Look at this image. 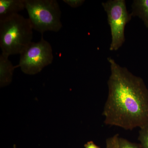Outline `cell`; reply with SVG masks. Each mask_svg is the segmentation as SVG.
Here are the masks:
<instances>
[{"label": "cell", "instance_id": "1", "mask_svg": "<svg viewBox=\"0 0 148 148\" xmlns=\"http://www.w3.org/2000/svg\"><path fill=\"white\" fill-rule=\"evenodd\" d=\"M111 75L102 115L106 125L132 130L148 125V89L143 80L108 58Z\"/></svg>", "mask_w": 148, "mask_h": 148}, {"label": "cell", "instance_id": "2", "mask_svg": "<svg viewBox=\"0 0 148 148\" xmlns=\"http://www.w3.org/2000/svg\"><path fill=\"white\" fill-rule=\"evenodd\" d=\"M33 27L29 18L16 14L0 20V47L8 56L20 54L32 42Z\"/></svg>", "mask_w": 148, "mask_h": 148}, {"label": "cell", "instance_id": "3", "mask_svg": "<svg viewBox=\"0 0 148 148\" xmlns=\"http://www.w3.org/2000/svg\"><path fill=\"white\" fill-rule=\"evenodd\" d=\"M25 9L33 29L42 34L62 29L61 12L56 0H25Z\"/></svg>", "mask_w": 148, "mask_h": 148}, {"label": "cell", "instance_id": "4", "mask_svg": "<svg viewBox=\"0 0 148 148\" xmlns=\"http://www.w3.org/2000/svg\"><path fill=\"white\" fill-rule=\"evenodd\" d=\"M20 59L16 68H20L23 73L35 75L52 64L53 59L52 47L43 38L37 42H32L20 54Z\"/></svg>", "mask_w": 148, "mask_h": 148}, {"label": "cell", "instance_id": "5", "mask_svg": "<svg viewBox=\"0 0 148 148\" xmlns=\"http://www.w3.org/2000/svg\"><path fill=\"white\" fill-rule=\"evenodd\" d=\"M102 5L107 12L110 27L112 42L110 49L116 51L124 42L125 28L131 20L132 14L127 12L124 0L108 1L102 3Z\"/></svg>", "mask_w": 148, "mask_h": 148}, {"label": "cell", "instance_id": "6", "mask_svg": "<svg viewBox=\"0 0 148 148\" xmlns=\"http://www.w3.org/2000/svg\"><path fill=\"white\" fill-rule=\"evenodd\" d=\"M25 9V0H0V20Z\"/></svg>", "mask_w": 148, "mask_h": 148}, {"label": "cell", "instance_id": "7", "mask_svg": "<svg viewBox=\"0 0 148 148\" xmlns=\"http://www.w3.org/2000/svg\"><path fill=\"white\" fill-rule=\"evenodd\" d=\"M8 58V56L3 53H1L0 55V82L1 87L10 83L14 71L16 68Z\"/></svg>", "mask_w": 148, "mask_h": 148}, {"label": "cell", "instance_id": "8", "mask_svg": "<svg viewBox=\"0 0 148 148\" xmlns=\"http://www.w3.org/2000/svg\"><path fill=\"white\" fill-rule=\"evenodd\" d=\"M132 16L142 19L148 28V0H135L132 5Z\"/></svg>", "mask_w": 148, "mask_h": 148}, {"label": "cell", "instance_id": "9", "mask_svg": "<svg viewBox=\"0 0 148 148\" xmlns=\"http://www.w3.org/2000/svg\"><path fill=\"white\" fill-rule=\"evenodd\" d=\"M142 148H148V125L140 128L138 138Z\"/></svg>", "mask_w": 148, "mask_h": 148}, {"label": "cell", "instance_id": "10", "mask_svg": "<svg viewBox=\"0 0 148 148\" xmlns=\"http://www.w3.org/2000/svg\"><path fill=\"white\" fill-rule=\"evenodd\" d=\"M118 148H141L140 145L132 143L124 138L119 137L117 140Z\"/></svg>", "mask_w": 148, "mask_h": 148}, {"label": "cell", "instance_id": "11", "mask_svg": "<svg viewBox=\"0 0 148 148\" xmlns=\"http://www.w3.org/2000/svg\"><path fill=\"white\" fill-rule=\"evenodd\" d=\"M119 137V134H116L113 137L107 139L106 141V148H118L117 140Z\"/></svg>", "mask_w": 148, "mask_h": 148}, {"label": "cell", "instance_id": "12", "mask_svg": "<svg viewBox=\"0 0 148 148\" xmlns=\"http://www.w3.org/2000/svg\"><path fill=\"white\" fill-rule=\"evenodd\" d=\"M64 3H66L73 8H76L82 5L84 2V0H63Z\"/></svg>", "mask_w": 148, "mask_h": 148}, {"label": "cell", "instance_id": "13", "mask_svg": "<svg viewBox=\"0 0 148 148\" xmlns=\"http://www.w3.org/2000/svg\"><path fill=\"white\" fill-rule=\"evenodd\" d=\"M84 147L85 148H101L99 146L96 145L92 141L87 142L86 144H85Z\"/></svg>", "mask_w": 148, "mask_h": 148}, {"label": "cell", "instance_id": "14", "mask_svg": "<svg viewBox=\"0 0 148 148\" xmlns=\"http://www.w3.org/2000/svg\"><path fill=\"white\" fill-rule=\"evenodd\" d=\"M13 148H16V145H14V147Z\"/></svg>", "mask_w": 148, "mask_h": 148}]
</instances>
